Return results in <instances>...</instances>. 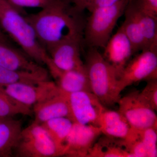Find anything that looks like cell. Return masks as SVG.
<instances>
[{"mask_svg":"<svg viewBox=\"0 0 157 157\" xmlns=\"http://www.w3.org/2000/svg\"><path fill=\"white\" fill-rule=\"evenodd\" d=\"M81 13L68 0H56L35 14L25 17L47 53L64 38L75 33H83L85 24Z\"/></svg>","mask_w":157,"mask_h":157,"instance_id":"6da1fadb","label":"cell"},{"mask_svg":"<svg viewBox=\"0 0 157 157\" xmlns=\"http://www.w3.org/2000/svg\"><path fill=\"white\" fill-rule=\"evenodd\" d=\"M0 27L30 58L39 64H47L50 58L33 26L22 12L6 0H0Z\"/></svg>","mask_w":157,"mask_h":157,"instance_id":"7a4b0ae2","label":"cell"},{"mask_svg":"<svg viewBox=\"0 0 157 157\" xmlns=\"http://www.w3.org/2000/svg\"><path fill=\"white\" fill-rule=\"evenodd\" d=\"M84 65L92 93L105 107L117 104L121 98L119 76L97 48H90Z\"/></svg>","mask_w":157,"mask_h":157,"instance_id":"3957f363","label":"cell"},{"mask_svg":"<svg viewBox=\"0 0 157 157\" xmlns=\"http://www.w3.org/2000/svg\"><path fill=\"white\" fill-rule=\"evenodd\" d=\"M130 0H120L112 5L94 9L85 24L83 41L90 48H104L120 17Z\"/></svg>","mask_w":157,"mask_h":157,"instance_id":"277c9868","label":"cell"},{"mask_svg":"<svg viewBox=\"0 0 157 157\" xmlns=\"http://www.w3.org/2000/svg\"><path fill=\"white\" fill-rule=\"evenodd\" d=\"M14 155L18 157L63 156V152L40 124L33 123L23 129Z\"/></svg>","mask_w":157,"mask_h":157,"instance_id":"5b68a950","label":"cell"},{"mask_svg":"<svg viewBox=\"0 0 157 157\" xmlns=\"http://www.w3.org/2000/svg\"><path fill=\"white\" fill-rule=\"evenodd\" d=\"M117 104L119 112L125 118L132 128H157L156 114L142 99L139 91H133L121 97Z\"/></svg>","mask_w":157,"mask_h":157,"instance_id":"8992f818","label":"cell"},{"mask_svg":"<svg viewBox=\"0 0 157 157\" xmlns=\"http://www.w3.org/2000/svg\"><path fill=\"white\" fill-rule=\"evenodd\" d=\"M157 78V50L146 49L130 60L120 75L118 88L121 92L128 86L141 81Z\"/></svg>","mask_w":157,"mask_h":157,"instance_id":"52a82bcc","label":"cell"},{"mask_svg":"<svg viewBox=\"0 0 157 157\" xmlns=\"http://www.w3.org/2000/svg\"><path fill=\"white\" fill-rule=\"evenodd\" d=\"M83 33H75L64 38L48 52L50 61L47 65L53 66L63 71L78 70L85 67L81 58Z\"/></svg>","mask_w":157,"mask_h":157,"instance_id":"ba28073f","label":"cell"},{"mask_svg":"<svg viewBox=\"0 0 157 157\" xmlns=\"http://www.w3.org/2000/svg\"><path fill=\"white\" fill-rule=\"evenodd\" d=\"M73 122L100 127L106 107L92 92L80 91L67 94Z\"/></svg>","mask_w":157,"mask_h":157,"instance_id":"9c48e42d","label":"cell"},{"mask_svg":"<svg viewBox=\"0 0 157 157\" xmlns=\"http://www.w3.org/2000/svg\"><path fill=\"white\" fill-rule=\"evenodd\" d=\"M0 89L16 101L30 107L60 92L56 83L49 80L36 83L17 82L0 86Z\"/></svg>","mask_w":157,"mask_h":157,"instance_id":"30bf717a","label":"cell"},{"mask_svg":"<svg viewBox=\"0 0 157 157\" xmlns=\"http://www.w3.org/2000/svg\"><path fill=\"white\" fill-rule=\"evenodd\" d=\"M101 134L100 127L73 123L65 141L63 156L87 157Z\"/></svg>","mask_w":157,"mask_h":157,"instance_id":"8fae6325","label":"cell"},{"mask_svg":"<svg viewBox=\"0 0 157 157\" xmlns=\"http://www.w3.org/2000/svg\"><path fill=\"white\" fill-rule=\"evenodd\" d=\"M104 48L103 57L115 69L119 77L124 68L135 54L122 25L110 37Z\"/></svg>","mask_w":157,"mask_h":157,"instance_id":"7c38bea8","label":"cell"},{"mask_svg":"<svg viewBox=\"0 0 157 157\" xmlns=\"http://www.w3.org/2000/svg\"><path fill=\"white\" fill-rule=\"evenodd\" d=\"M0 66L18 72L48 74L46 69L30 58L22 50L11 45L8 41H0Z\"/></svg>","mask_w":157,"mask_h":157,"instance_id":"4fadbf2b","label":"cell"},{"mask_svg":"<svg viewBox=\"0 0 157 157\" xmlns=\"http://www.w3.org/2000/svg\"><path fill=\"white\" fill-rule=\"evenodd\" d=\"M34 122L42 124L52 119L67 117L72 121L67 95L60 92L57 94L33 106Z\"/></svg>","mask_w":157,"mask_h":157,"instance_id":"5bb4252c","label":"cell"},{"mask_svg":"<svg viewBox=\"0 0 157 157\" xmlns=\"http://www.w3.org/2000/svg\"><path fill=\"white\" fill-rule=\"evenodd\" d=\"M49 72L61 91L67 94L80 91L92 92L85 66L82 69L63 71L51 66Z\"/></svg>","mask_w":157,"mask_h":157,"instance_id":"9a60e30c","label":"cell"},{"mask_svg":"<svg viewBox=\"0 0 157 157\" xmlns=\"http://www.w3.org/2000/svg\"><path fill=\"white\" fill-rule=\"evenodd\" d=\"M22 121L13 117L0 121V157L14 155V152L22 130Z\"/></svg>","mask_w":157,"mask_h":157,"instance_id":"2e32d148","label":"cell"},{"mask_svg":"<svg viewBox=\"0 0 157 157\" xmlns=\"http://www.w3.org/2000/svg\"><path fill=\"white\" fill-rule=\"evenodd\" d=\"M100 127L102 134L119 139H124L131 128L128 121L118 110L107 109L101 116Z\"/></svg>","mask_w":157,"mask_h":157,"instance_id":"e0dca14e","label":"cell"},{"mask_svg":"<svg viewBox=\"0 0 157 157\" xmlns=\"http://www.w3.org/2000/svg\"><path fill=\"white\" fill-rule=\"evenodd\" d=\"M124 21L122 26L132 44L134 53L145 50V44L137 10L132 0H130L124 11Z\"/></svg>","mask_w":157,"mask_h":157,"instance_id":"ac0fdd59","label":"cell"},{"mask_svg":"<svg viewBox=\"0 0 157 157\" xmlns=\"http://www.w3.org/2000/svg\"><path fill=\"white\" fill-rule=\"evenodd\" d=\"M98 139L87 157H131L121 142V139H116L104 135Z\"/></svg>","mask_w":157,"mask_h":157,"instance_id":"d6986e66","label":"cell"},{"mask_svg":"<svg viewBox=\"0 0 157 157\" xmlns=\"http://www.w3.org/2000/svg\"><path fill=\"white\" fill-rule=\"evenodd\" d=\"M73 123L68 118L58 117L41 124L57 146L61 150L63 156L65 141Z\"/></svg>","mask_w":157,"mask_h":157,"instance_id":"ffe728a7","label":"cell"},{"mask_svg":"<svg viewBox=\"0 0 157 157\" xmlns=\"http://www.w3.org/2000/svg\"><path fill=\"white\" fill-rule=\"evenodd\" d=\"M47 80H49L48 74L18 72L0 66V86L17 82L36 83Z\"/></svg>","mask_w":157,"mask_h":157,"instance_id":"44dd1931","label":"cell"},{"mask_svg":"<svg viewBox=\"0 0 157 157\" xmlns=\"http://www.w3.org/2000/svg\"><path fill=\"white\" fill-rule=\"evenodd\" d=\"M134 5L141 26L145 50H157V17L141 12Z\"/></svg>","mask_w":157,"mask_h":157,"instance_id":"7402d4cb","label":"cell"},{"mask_svg":"<svg viewBox=\"0 0 157 157\" xmlns=\"http://www.w3.org/2000/svg\"><path fill=\"white\" fill-rule=\"evenodd\" d=\"M31 107L20 103L0 89V118L19 115H31Z\"/></svg>","mask_w":157,"mask_h":157,"instance_id":"603a6c76","label":"cell"},{"mask_svg":"<svg viewBox=\"0 0 157 157\" xmlns=\"http://www.w3.org/2000/svg\"><path fill=\"white\" fill-rule=\"evenodd\" d=\"M138 131L142 142L146 147L148 157H157V128H147L138 130Z\"/></svg>","mask_w":157,"mask_h":157,"instance_id":"cb8c5ba5","label":"cell"},{"mask_svg":"<svg viewBox=\"0 0 157 157\" xmlns=\"http://www.w3.org/2000/svg\"><path fill=\"white\" fill-rule=\"evenodd\" d=\"M77 12L82 13L85 10L90 12L94 9L112 5L120 0H68Z\"/></svg>","mask_w":157,"mask_h":157,"instance_id":"d4e9b609","label":"cell"},{"mask_svg":"<svg viewBox=\"0 0 157 157\" xmlns=\"http://www.w3.org/2000/svg\"><path fill=\"white\" fill-rule=\"evenodd\" d=\"M145 87L140 92L142 99L146 102L152 109L157 110V78L147 81Z\"/></svg>","mask_w":157,"mask_h":157,"instance_id":"484cf974","label":"cell"},{"mask_svg":"<svg viewBox=\"0 0 157 157\" xmlns=\"http://www.w3.org/2000/svg\"><path fill=\"white\" fill-rule=\"evenodd\" d=\"M11 6L23 12L24 8L42 9L52 4L56 0H6Z\"/></svg>","mask_w":157,"mask_h":157,"instance_id":"4316f807","label":"cell"},{"mask_svg":"<svg viewBox=\"0 0 157 157\" xmlns=\"http://www.w3.org/2000/svg\"><path fill=\"white\" fill-rule=\"evenodd\" d=\"M138 10L157 17V0H132Z\"/></svg>","mask_w":157,"mask_h":157,"instance_id":"83f0119b","label":"cell"},{"mask_svg":"<svg viewBox=\"0 0 157 157\" xmlns=\"http://www.w3.org/2000/svg\"><path fill=\"white\" fill-rule=\"evenodd\" d=\"M8 41L5 33L0 27V41Z\"/></svg>","mask_w":157,"mask_h":157,"instance_id":"f1b7e54d","label":"cell"},{"mask_svg":"<svg viewBox=\"0 0 157 157\" xmlns=\"http://www.w3.org/2000/svg\"><path fill=\"white\" fill-rule=\"evenodd\" d=\"M2 119H3V118H0V121H1V120H2Z\"/></svg>","mask_w":157,"mask_h":157,"instance_id":"f546056e","label":"cell"}]
</instances>
